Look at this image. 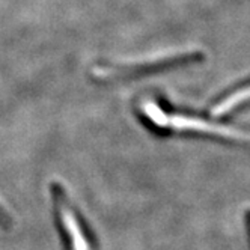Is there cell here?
<instances>
[{
	"label": "cell",
	"instance_id": "6da1fadb",
	"mask_svg": "<svg viewBox=\"0 0 250 250\" xmlns=\"http://www.w3.org/2000/svg\"><path fill=\"white\" fill-rule=\"evenodd\" d=\"M139 112L145 118L148 125L160 131L198 133V134L214 136L226 140H237V142H247V144H250V133L230 128L228 125L211 122L194 115L172 112L170 109H166L165 105L149 98L140 101Z\"/></svg>",
	"mask_w": 250,
	"mask_h": 250
},
{
	"label": "cell",
	"instance_id": "277c9868",
	"mask_svg": "<svg viewBox=\"0 0 250 250\" xmlns=\"http://www.w3.org/2000/svg\"><path fill=\"white\" fill-rule=\"evenodd\" d=\"M250 101V83L237 89V91L230 92L229 95L223 97L216 105L212 107V115L214 116H223L226 113H230L235 110L237 107L246 104Z\"/></svg>",
	"mask_w": 250,
	"mask_h": 250
},
{
	"label": "cell",
	"instance_id": "3957f363",
	"mask_svg": "<svg viewBox=\"0 0 250 250\" xmlns=\"http://www.w3.org/2000/svg\"><path fill=\"white\" fill-rule=\"evenodd\" d=\"M55 204L58 209V217L63 235L68 241L69 250H92L91 238L87 237V232L80 222V217L74 208L69 205L68 199L61 190L55 193Z\"/></svg>",
	"mask_w": 250,
	"mask_h": 250
},
{
	"label": "cell",
	"instance_id": "5b68a950",
	"mask_svg": "<svg viewBox=\"0 0 250 250\" xmlns=\"http://www.w3.org/2000/svg\"><path fill=\"white\" fill-rule=\"evenodd\" d=\"M246 229H247V238H249V247H250V209L246 212Z\"/></svg>",
	"mask_w": 250,
	"mask_h": 250
},
{
	"label": "cell",
	"instance_id": "7a4b0ae2",
	"mask_svg": "<svg viewBox=\"0 0 250 250\" xmlns=\"http://www.w3.org/2000/svg\"><path fill=\"white\" fill-rule=\"evenodd\" d=\"M194 59V53H172V55H160L151 59L137 61L133 63H121V65H107L103 68H97L98 77L112 80V79H130L139 77L144 74L154 73L170 68L178 63H184Z\"/></svg>",
	"mask_w": 250,
	"mask_h": 250
}]
</instances>
